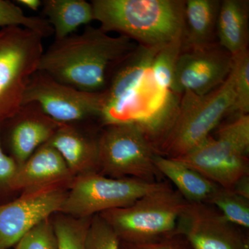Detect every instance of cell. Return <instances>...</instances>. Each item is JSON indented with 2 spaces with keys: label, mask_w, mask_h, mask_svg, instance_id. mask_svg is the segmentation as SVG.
Returning a JSON list of instances; mask_svg holds the SVG:
<instances>
[{
  "label": "cell",
  "mask_w": 249,
  "mask_h": 249,
  "mask_svg": "<svg viewBox=\"0 0 249 249\" xmlns=\"http://www.w3.org/2000/svg\"><path fill=\"white\" fill-rule=\"evenodd\" d=\"M137 46L128 37L111 36L88 25L80 34L54 40L44 50L37 70L80 91L103 93L117 67Z\"/></svg>",
  "instance_id": "obj_1"
},
{
  "label": "cell",
  "mask_w": 249,
  "mask_h": 249,
  "mask_svg": "<svg viewBox=\"0 0 249 249\" xmlns=\"http://www.w3.org/2000/svg\"><path fill=\"white\" fill-rule=\"evenodd\" d=\"M94 20L139 45L163 46L183 37L185 0H92Z\"/></svg>",
  "instance_id": "obj_2"
},
{
  "label": "cell",
  "mask_w": 249,
  "mask_h": 249,
  "mask_svg": "<svg viewBox=\"0 0 249 249\" xmlns=\"http://www.w3.org/2000/svg\"><path fill=\"white\" fill-rule=\"evenodd\" d=\"M234 103L231 73L222 85L207 94L183 93L169 126L154 145L156 153L170 159L186 155L211 135L226 114L232 112Z\"/></svg>",
  "instance_id": "obj_3"
},
{
  "label": "cell",
  "mask_w": 249,
  "mask_h": 249,
  "mask_svg": "<svg viewBox=\"0 0 249 249\" xmlns=\"http://www.w3.org/2000/svg\"><path fill=\"white\" fill-rule=\"evenodd\" d=\"M188 201L169 181L132 204L100 213L121 242L142 243L176 233L178 218Z\"/></svg>",
  "instance_id": "obj_4"
},
{
  "label": "cell",
  "mask_w": 249,
  "mask_h": 249,
  "mask_svg": "<svg viewBox=\"0 0 249 249\" xmlns=\"http://www.w3.org/2000/svg\"><path fill=\"white\" fill-rule=\"evenodd\" d=\"M200 173L218 186L232 190L249 177V114L219 127L186 155L175 159Z\"/></svg>",
  "instance_id": "obj_5"
},
{
  "label": "cell",
  "mask_w": 249,
  "mask_h": 249,
  "mask_svg": "<svg viewBox=\"0 0 249 249\" xmlns=\"http://www.w3.org/2000/svg\"><path fill=\"white\" fill-rule=\"evenodd\" d=\"M156 154L138 124H107L101 127L98 137V173L111 178L160 181L163 177L155 164Z\"/></svg>",
  "instance_id": "obj_6"
},
{
  "label": "cell",
  "mask_w": 249,
  "mask_h": 249,
  "mask_svg": "<svg viewBox=\"0 0 249 249\" xmlns=\"http://www.w3.org/2000/svg\"><path fill=\"white\" fill-rule=\"evenodd\" d=\"M43 40L22 27L0 29V127L22 106L28 82L45 50Z\"/></svg>",
  "instance_id": "obj_7"
},
{
  "label": "cell",
  "mask_w": 249,
  "mask_h": 249,
  "mask_svg": "<svg viewBox=\"0 0 249 249\" xmlns=\"http://www.w3.org/2000/svg\"><path fill=\"white\" fill-rule=\"evenodd\" d=\"M166 182L111 178L98 173L79 175L71 183L59 213L76 218L91 217L109 210L129 206L160 189Z\"/></svg>",
  "instance_id": "obj_8"
},
{
  "label": "cell",
  "mask_w": 249,
  "mask_h": 249,
  "mask_svg": "<svg viewBox=\"0 0 249 249\" xmlns=\"http://www.w3.org/2000/svg\"><path fill=\"white\" fill-rule=\"evenodd\" d=\"M105 102V92L80 91L39 70L28 82L22 100V105L37 103L47 116L60 124H101Z\"/></svg>",
  "instance_id": "obj_9"
},
{
  "label": "cell",
  "mask_w": 249,
  "mask_h": 249,
  "mask_svg": "<svg viewBox=\"0 0 249 249\" xmlns=\"http://www.w3.org/2000/svg\"><path fill=\"white\" fill-rule=\"evenodd\" d=\"M163 46L147 47L138 45L117 67L105 91L106 102L101 125L133 123L134 113V124L137 122L140 91L150 76L156 54Z\"/></svg>",
  "instance_id": "obj_10"
},
{
  "label": "cell",
  "mask_w": 249,
  "mask_h": 249,
  "mask_svg": "<svg viewBox=\"0 0 249 249\" xmlns=\"http://www.w3.org/2000/svg\"><path fill=\"white\" fill-rule=\"evenodd\" d=\"M246 231L212 205L193 202H188L176 229L193 249H249Z\"/></svg>",
  "instance_id": "obj_11"
},
{
  "label": "cell",
  "mask_w": 249,
  "mask_h": 249,
  "mask_svg": "<svg viewBox=\"0 0 249 249\" xmlns=\"http://www.w3.org/2000/svg\"><path fill=\"white\" fill-rule=\"evenodd\" d=\"M232 65V55L218 43L182 50L175 69L171 92L179 96L185 92L207 94L224 83Z\"/></svg>",
  "instance_id": "obj_12"
},
{
  "label": "cell",
  "mask_w": 249,
  "mask_h": 249,
  "mask_svg": "<svg viewBox=\"0 0 249 249\" xmlns=\"http://www.w3.org/2000/svg\"><path fill=\"white\" fill-rule=\"evenodd\" d=\"M67 191L53 189L19 196L0 204V249H9L36 224L60 211Z\"/></svg>",
  "instance_id": "obj_13"
},
{
  "label": "cell",
  "mask_w": 249,
  "mask_h": 249,
  "mask_svg": "<svg viewBox=\"0 0 249 249\" xmlns=\"http://www.w3.org/2000/svg\"><path fill=\"white\" fill-rule=\"evenodd\" d=\"M75 178L60 153L46 142L19 166L12 189L19 196L49 190H69Z\"/></svg>",
  "instance_id": "obj_14"
},
{
  "label": "cell",
  "mask_w": 249,
  "mask_h": 249,
  "mask_svg": "<svg viewBox=\"0 0 249 249\" xmlns=\"http://www.w3.org/2000/svg\"><path fill=\"white\" fill-rule=\"evenodd\" d=\"M60 124L42 111L36 103L22 105L1 127H5L6 143L19 166L41 145L50 140Z\"/></svg>",
  "instance_id": "obj_15"
},
{
  "label": "cell",
  "mask_w": 249,
  "mask_h": 249,
  "mask_svg": "<svg viewBox=\"0 0 249 249\" xmlns=\"http://www.w3.org/2000/svg\"><path fill=\"white\" fill-rule=\"evenodd\" d=\"M99 123L61 124L48 142L75 177L98 173Z\"/></svg>",
  "instance_id": "obj_16"
},
{
  "label": "cell",
  "mask_w": 249,
  "mask_h": 249,
  "mask_svg": "<svg viewBox=\"0 0 249 249\" xmlns=\"http://www.w3.org/2000/svg\"><path fill=\"white\" fill-rule=\"evenodd\" d=\"M221 0H186L182 50L217 43L216 29Z\"/></svg>",
  "instance_id": "obj_17"
},
{
  "label": "cell",
  "mask_w": 249,
  "mask_h": 249,
  "mask_svg": "<svg viewBox=\"0 0 249 249\" xmlns=\"http://www.w3.org/2000/svg\"><path fill=\"white\" fill-rule=\"evenodd\" d=\"M218 45L232 57L249 50V0H222L217 21Z\"/></svg>",
  "instance_id": "obj_18"
},
{
  "label": "cell",
  "mask_w": 249,
  "mask_h": 249,
  "mask_svg": "<svg viewBox=\"0 0 249 249\" xmlns=\"http://www.w3.org/2000/svg\"><path fill=\"white\" fill-rule=\"evenodd\" d=\"M154 160L162 177L170 180L188 202L208 204L220 187L181 160L158 154Z\"/></svg>",
  "instance_id": "obj_19"
},
{
  "label": "cell",
  "mask_w": 249,
  "mask_h": 249,
  "mask_svg": "<svg viewBox=\"0 0 249 249\" xmlns=\"http://www.w3.org/2000/svg\"><path fill=\"white\" fill-rule=\"evenodd\" d=\"M42 11L53 30L55 40L74 34L94 20L92 4L86 0H43Z\"/></svg>",
  "instance_id": "obj_20"
},
{
  "label": "cell",
  "mask_w": 249,
  "mask_h": 249,
  "mask_svg": "<svg viewBox=\"0 0 249 249\" xmlns=\"http://www.w3.org/2000/svg\"><path fill=\"white\" fill-rule=\"evenodd\" d=\"M183 37L162 47L152 61L150 76L156 89L171 92L174 75L178 57L182 51Z\"/></svg>",
  "instance_id": "obj_21"
},
{
  "label": "cell",
  "mask_w": 249,
  "mask_h": 249,
  "mask_svg": "<svg viewBox=\"0 0 249 249\" xmlns=\"http://www.w3.org/2000/svg\"><path fill=\"white\" fill-rule=\"evenodd\" d=\"M52 217L58 249H85V237L91 217L76 218L60 213Z\"/></svg>",
  "instance_id": "obj_22"
},
{
  "label": "cell",
  "mask_w": 249,
  "mask_h": 249,
  "mask_svg": "<svg viewBox=\"0 0 249 249\" xmlns=\"http://www.w3.org/2000/svg\"><path fill=\"white\" fill-rule=\"evenodd\" d=\"M208 204L219 210L229 222L244 230H249V198L240 196L231 190L219 187Z\"/></svg>",
  "instance_id": "obj_23"
},
{
  "label": "cell",
  "mask_w": 249,
  "mask_h": 249,
  "mask_svg": "<svg viewBox=\"0 0 249 249\" xmlns=\"http://www.w3.org/2000/svg\"><path fill=\"white\" fill-rule=\"evenodd\" d=\"M11 27L24 28L44 37L53 34L52 26L43 17L27 16L20 6L9 0H0V29Z\"/></svg>",
  "instance_id": "obj_24"
},
{
  "label": "cell",
  "mask_w": 249,
  "mask_h": 249,
  "mask_svg": "<svg viewBox=\"0 0 249 249\" xmlns=\"http://www.w3.org/2000/svg\"><path fill=\"white\" fill-rule=\"evenodd\" d=\"M235 92V103L232 112L239 115L249 113V51L232 57L231 71Z\"/></svg>",
  "instance_id": "obj_25"
},
{
  "label": "cell",
  "mask_w": 249,
  "mask_h": 249,
  "mask_svg": "<svg viewBox=\"0 0 249 249\" xmlns=\"http://www.w3.org/2000/svg\"><path fill=\"white\" fill-rule=\"evenodd\" d=\"M121 240L99 214L91 218L85 237V249H120Z\"/></svg>",
  "instance_id": "obj_26"
},
{
  "label": "cell",
  "mask_w": 249,
  "mask_h": 249,
  "mask_svg": "<svg viewBox=\"0 0 249 249\" xmlns=\"http://www.w3.org/2000/svg\"><path fill=\"white\" fill-rule=\"evenodd\" d=\"M52 217L41 221L29 230L18 241L15 249H58Z\"/></svg>",
  "instance_id": "obj_27"
},
{
  "label": "cell",
  "mask_w": 249,
  "mask_h": 249,
  "mask_svg": "<svg viewBox=\"0 0 249 249\" xmlns=\"http://www.w3.org/2000/svg\"><path fill=\"white\" fill-rule=\"evenodd\" d=\"M120 249H193L188 241L179 234L151 242L142 243H127L121 242Z\"/></svg>",
  "instance_id": "obj_28"
},
{
  "label": "cell",
  "mask_w": 249,
  "mask_h": 249,
  "mask_svg": "<svg viewBox=\"0 0 249 249\" xmlns=\"http://www.w3.org/2000/svg\"><path fill=\"white\" fill-rule=\"evenodd\" d=\"M19 165L14 158L5 152L0 129V195L14 193L13 183L17 174Z\"/></svg>",
  "instance_id": "obj_29"
},
{
  "label": "cell",
  "mask_w": 249,
  "mask_h": 249,
  "mask_svg": "<svg viewBox=\"0 0 249 249\" xmlns=\"http://www.w3.org/2000/svg\"><path fill=\"white\" fill-rule=\"evenodd\" d=\"M16 3L21 8H27L33 11H38L42 5V1L40 0H17Z\"/></svg>",
  "instance_id": "obj_30"
}]
</instances>
